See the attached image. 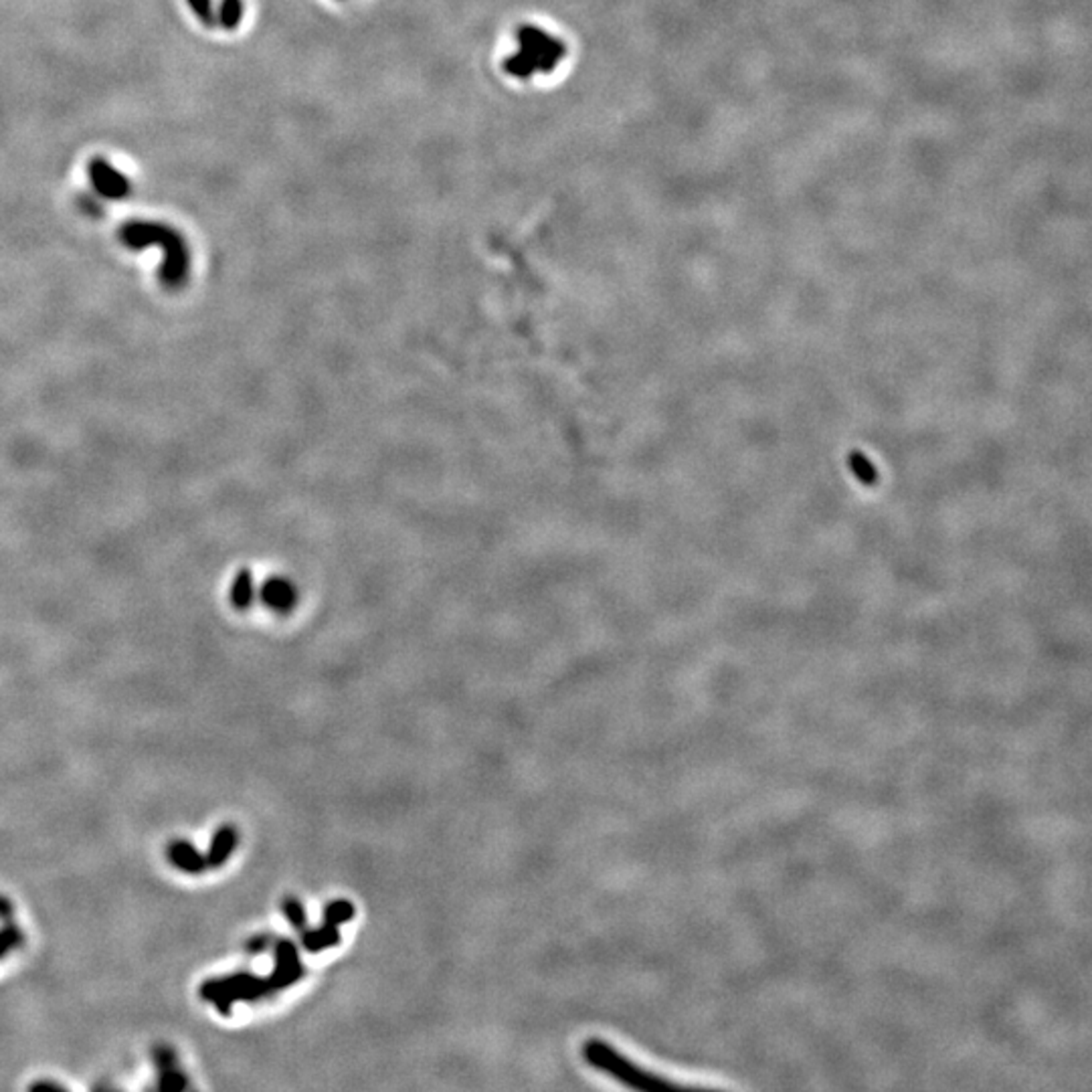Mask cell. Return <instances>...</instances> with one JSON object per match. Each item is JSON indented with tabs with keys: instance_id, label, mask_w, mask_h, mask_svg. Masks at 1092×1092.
I'll return each mask as SVG.
<instances>
[{
	"instance_id": "1",
	"label": "cell",
	"mask_w": 1092,
	"mask_h": 1092,
	"mask_svg": "<svg viewBox=\"0 0 1092 1092\" xmlns=\"http://www.w3.org/2000/svg\"><path fill=\"white\" fill-rule=\"evenodd\" d=\"M120 239L130 249H144L148 245H160L164 251V261L160 266V281L166 289H178L188 279L191 256L184 239L174 229H168L160 223L131 221L120 229Z\"/></svg>"
},
{
	"instance_id": "2",
	"label": "cell",
	"mask_w": 1092,
	"mask_h": 1092,
	"mask_svg": "<svg viewBox=\"0 0 1092 1092\" xmlns=\"http://www.w3.org/2000/svg\"><path fill=\"white\" fill-rule=\"evenodd\" d=\"M583 1056H585V1060L591 1064L593 1068H597L601 1072H609V1075H614L619 1082H624L625 1087L639 1088V1090L674 1087L670 1080L660 1078L657 1075H654V1072H647L644 1068L635 1066L632 1060L621 1056L615 1048H611L609 1044L601 1042V1040H587L585 1046H583Z\"/></svg>"
},
{
	"instance_id": "3",
	"label": "cell",
	"mask_w": 1092,
	"mask_h": 1092,
	"mask_svg": "<svg viewBox=\"0 0 1092 1092\" xmlns=\"http://www.w3.org/2000/svg\"><path fill=\"white\" fill-rule=\"evenodd\" d=\"M201 997L211 1002L223 1015L231 1012L235 1002H257L261 997L276 993L269 975L257 977L247 971L227 975L221 979H209L199 990Z\"/></svg>"
},
{
	"instance_id": "4",
	"label": "cell",
	"mask_w": 1092,
	"mask_h": 1092,
	"mask_svg": "<svg viewBox=\"0 0 1092 1092\" xmlns=\"http://www.w3.org/2000/svg\"><path fill=\"white\" fill-rule=\"evenodd\" d=\"M518 43L520 49L506 65V69L516 78H530L534 71H549L561 61L562 45L534 26L522 29Z\"/></svg>"
},
{
	"instance_id": "5",
	"label": "cell",
	"mask_w": 1092,
	"mask_h": 1092,
	"mask_svg": "<svg viewBox=\"0 0 1092 1092\" xmlns=\"http://www.w3.org/2000/svg\"><path fill=\"white\" fill-rule=\"evenodd\" d=\"M273 950H276V967H273V971L269 973V979L273 987H276V992H281L288 990L289 985L298 983L306 971L302 961H299V953L294 940L278 939L276 945H273Z\"/></svg>"
},
{
	"instance_id": "6",
	"label": "cell",
	"mask_w": 1092,
	"mask_h": 1092,
	"mask_svg": "<svg viewBox=\"0 0 1092 1092\" xmlns=\"http://www.w3.org/2000/svg\"><path fill=\"white\" fill-rule=\"evenodd\" d=\"M89 178L93 186H96V191L106 196V199H124L130 193V181L121 174L120 171H116L114 166L110 163H106L103 158H93L89 163Z\"/></svg>"
},
{
	"instance_id": "7",
	"label": "cell",
	"mask_w": 1092,
	"mask_h": 1092,
	"mask_svg": "<svg viewBox=\"0 0 1092 1092\" xmlns=\"http://www.w3.org/2000/svg\"><path fill=\"white\" fill-rule=\"evenodd\" d=\"M261 601L276 614H289L298 601L296 587L284 577H271L261 585Z\"/></svg>"
},
{
	"instance_id": "8",
	"label": "cell",
	"mask_w": 1092,
	"mask_h": 1092,
	"mask_svg": "<svg viewBox=\"0 0 1092 1092\" xmlns=\"http://www.w3.org/2000/svg\"><path fill=\"white\" fill-rule=\"evenodd\" d=\"M166 856L168 860L173 862L174 868L186 874H201L206 866H209L206 864V856L196 850L191 842L184 840H176L168 845Z\"/></svg>"
},
{
	"instance_id": "9",
	"label": "cell",
	"mask_w": 1092,
	"mask_h": 1092,
	"mask_svg": "<svg viewBox=\"0 0 1092 1092\" xmlns=\"http://www.w3.org/2000/svg\"><path fill=\"white\" fill-rule=\"evenodd\" d=\"M239 844V832L235 825H221L219 830L215 832L211 845H209V852H206V864L213 866V868H219L225 862L229 860V856L233 854V850L237 848Z\"/></svg>"
},
{
	"instance_id": "10",
	"label": "cell",
	"mask_w": 1092,
	"mask_h": 1092,
	"mask_svg": "<svg viewBox=\"0 0 1092 1092\" xmlns=\"http://www.w3.org/2000/svg\"><path fill=\"white\" fill-rule=\"evenodd\" d=\"M341 927L331 925V922H322V927L318 929H304L302 930V945L310 953H320V950H326L331 947H336L341 943Z\"/></svg>"
},
{
	"instance_id": "11",
	"label": "cell",
	"mask_w": 1092,
	"mask_h": 1092,
	"mask_svg": "<svg viewBox=\"0 0 1092 1092\" xmlns=\"http://www.w3.org/2000/svg\"><path fill=\"white\" fill-rule=\"evenodd\" d=\"M253 597H256V581H253V572L243 569L231 581V587H229L231 605L235 609L245 611L251 607Z\"/></svg>"
},
{
	"instance_id": "12",
	"label": "cell",
	"mask_w": 1092,
	"mask_h": 1092,
	"mask_svg": "<svg viewBox=\"0 0 1092 1092\" xmlns=\"http://www.w3.org/2000/svg\"><path fill=\"white\" fill-rule=\"evenodd\" d=\"M356 915V908L351 900H332L324 908V922L341 927L344 922L352 920Z\"/></svg>"
},
{
	"instance_id": "13",
	"label": "cell",
	"mask_w": 1092,
	"mask_h": 1092,
	"mask_svg": "<svg viewBox=\"0 0 1092 1092\" xmlns=\"http://www.w3.org/2000/svg\"><path fill=\"white\" fill-rule=\"evenodd\" d=\"M281 912H284V917L288 919L289 925L298 930V933H302V930L308 927L306 908L296 897H286L284 900H281Z\"/></svg>"
},
{
	"instance_id": "14",
	"label": "cell",
	"mask_w": 1092,
	"mask_h": 1092,
	"mask_svg": "<svg viewBox=\"0 0 1092 1092\" xmlns=\"http://www.w3.org/2000/svg\"><path fill=\"white\" fill-rule=\"evenodd\" d=\"M241 16H243L241 0H223L219 16H216V23H219L223 29H235V26L239 25Z\"/></svg>"
},
{
	"instance_id": "15",
	"label": "cell",
	"mask_w": 1092,
	"mask_h": 1092,
	"mask_svg": "<svg viewBox=\"0 0 1092 1092\" xmlns=\"http://www.w3.org/2000/svg\"><path fill=\"white\" fill-rule=\"evenodd\" d=\"M25 940L21 929H18L13 920H6L5 927L0 929V959H3L8 950L16 949Z\"/></svg>"
},
{
	"instance_id": "16",
	"label": "cell",
	"mask_w": 1092,
	"mask_h": 1092,
	"mask_svg": "<svg viewBox=\"0 0 1092 1092\" xmlns=\"http://www.w3.org/2000/svg\"><path fill=\"white\" fill-rule=\"evenodd\" d=\"M188 1087V1080L178 1072V1068H168L160 1072L158 1088L160 1090H183Z\"/></svg>"
},
{
	"instance_id": "17",
	"label": "cell",
	"mask_w": 1092,
	"mask_h": 1092,
	"mask_svg": "<svg viewBox=\"0 0 1092 1092\" xmlns=\"http://www.w3.org/2000/svg\"><path fill=\"white\" fill-rule=\"evenodd\" d=\"M188 5H191L194 15L201 18L203 25H206V26H215L216 25V16L213 15L211 0H188Z\"/></svg>"
},
{
	"instance_id": "18",
	"label": "cell",
	"mask_w": 1092,
	"mask_h": 1092,
	"mask_svg": "<svg viewBox=\"0 0 1092 1092\" xmlns=\"http://www.w3.org/2000/svg\"><path fill=\"white\" fill-rule=\"evenodd\" d=\"M152 1058H154V1064H156L160 1072L168 1070V1068H176V1054H174L173 1048L156 1046L152 1050Z\"/></svg>"
},
{
	"instance_id": "19",
	"label": "cell",
	"mask_w": 1092,
	"mask_h": 1092,
	"mask_svg": "<svg viewBox=\"0 0 1092 1092\" xmlns=\"http://www.w3.org/2000/svg\"><path fill=\"white\" fill-rule=\"evenodd\" d=\"M271 940H273V937L268 935V933L256 935V937H251L247 940V943H245V950H247L249 955H259V953H263V950H266L269 947Z\"/></svg>"
},
{
	"instance_id": "20",
	"label": "cell",
	"mask_w": 1092,
	"mask_h": 1092,
	"mask_svg": "<svg viewBox=\"0 0 1092 1092\" xmlns=\"http://www.w3.org/2000/svg\"><path fill=\"white\" fill-rule=\"evenodd\" d=\"M0 920L6 922V920H13V905L11 900L0 897Z\"/></svg>"
},
{
	"instance_id": "21",
	"label": "cell",
	"mask_w": 1092,
	"mask_h": 1092,
	"mask_svg": "<svg viewBox=\"0 0 1092 1092\" xmlns=\"http://www.w3.org/2000/svg\"><path fill=\"white\" fill-rule=\"evenodd\" d=\"M33 1088H61V1087L58 1085V1082H37V1085H33Z\"/></svg>"
}]
</instances>
